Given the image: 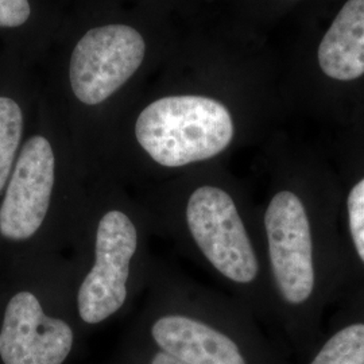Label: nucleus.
Here are the masks:
<instances>
[{"instance_id":"obj_13","label":"nucleus","mask_w":364,"mask_h":364,"mask_svg":"<svg viewBox=\"0 0 364 364\" xmlns=\"http://www.w3.org/2000/svg\"><path fill=\"white\" fill-rule=\"evenodd\" d=\"M347 209L352 240L358 255L364 263V178L352 188L347 201Z\"/></svg>"},{"instance_id":"obj_9","label":"nucleus","mask_w":364,"mask_h":364,"mask_svg":"<svg viewBox=\"0 0 364 364\" xmlns=\"http://www.w3.org/2000/svg\"><path fill=\"white\" fill-rule=\"evenodd\" d=\"M318 64L328 77L352 81L364 75V0H348L318 46Z\"/></svg>"},{"instance_id":"obj_5","label":"nucleus","mask_w":364,"mask_h":364,"mask_svg":"<svg viewBox=\"0 0 364 364\" xmlns=\"http://www.w3.org/2000/svg\"><path fill=\"white\" fill-rule=\"evenodd\" d=\"M274 278L282 297L299 305L314 287L313 247L308 213L299 196L279 192L264 215Z\"/></svg>"},{"instance_id":"obj_2","label":"nucleus","mask_w":364,"mask_h":364,"mask_svg":"<svg viewBox=\"0 0 364 364\" xmlns=\"http://www.w3.org/2000/svg\"><path fill=\"white\" fill-rule=\"evenodd\" d=\"M153 96L134 119L135 144L156 165L168 169L208 161L232 144L235 123L221 100L185 91L168 60L151 78Z\"/></svg>"},{"instance_id":"obj_3","label":"nucleus","mask_w":364,"mask_h":364,"mask_svg":"<svg viewBox=\"0 0 364 364\" xmlns=\"http://www.w3.org/2000/svg\"><path fill=\"white\" fill-rule=\"evenodd\" d=\"M186 220L205 258L228 279L250 284L258 275V260L234 200L220 188L204 185L191 196Z\"/></svg>"},{"instance_id":"obj_10","label":"nucleus","mask_w":364,"mask_h":364,"mask_svg":"<svg viewBox=\"0 0 364 364\" xmlns=\"http://www.w3.org/2000/svg\"><path fill=\"white\" fill-rule=\"evenodd\" d=\"M65 15V10L42 9L39 0H0V30H25L36 22L55 38Z\"/></svg>"},{"instance_id":"obj_14","label":"nucleus","mask_w":364,"mask_h":364,"mask_svg":"<svg viewBox=\"0 0 364 364\" xmlns=\"http://www.w3.org/2000/svg\"><path fill=\"white\" fill-rule=\"evenodd\" d=\"M97 1H109L122 6H139V7H151L156 10L168 11L171 14L176 0H97Z\"/></svg>"},{"instance_id":"obj_6","label":"nucleus","mask_w":364,"mask_h":364,"mask_svg":"<svg viewBox=\"0 0 364 364\" xmlns=\"http://www.w3.org/2000/svg\"><path fill=\"white\" fill-rule=\"evenodd\" d=\"M57 153L42 134L31 135L18 153L0 207V234L25 240L46 218L55 181Z\"/></svg>"},{"instance_id":"obj_11","label":"nucleus","mask_w":364,"mask_h":364,"mask_svg":"<svg viewBox=\"0 0 364 364\" xmlns=\"http://www.w3.org/2000/svg\"><path fill=\"white\" fill-rule=\"evenodd\" d=\"M25 130L21 105L7 95H0V192L13 171Z\"/></svg>"},{"instance_id":"obj_8","label":"nucleus","mask_w":364,"mask_h":364,"mask_svg":"<svg viewBox=\"0 0 364 364\" xmlns=\"http://www.w3.org/2000/svg\"><path fill=\"white\" fill-rule=\"evenodd\" d=\"M162 351L185 364H248L232 338L186 316H165L151 329Z\"/></svg>"},{"instance_id":"obj_1","label":"nucleus","mask_w":364,"mask_h":364,"mask_svg":"<svg viewBox=\"0 0 364 364\" xmlns=\"http://www.w3.org/2000/svg\"><path fill=\"white\" fill-rule=\"evenodd\" d=\"M171 14L87 0L53 41L58 91L81 109H100L141 90L178 45Z\"/></svg>"},{"instance_id":"obj_4","label":"nucleus","mask_w":364,"mask_h":364,"mask_svg":"<svg viewBox=\"0 0 364 364\" xmlns=\"http://www.w3.org/2000/svg\"><path fill=\"white\" fill-rule=\"evenodd\" d=\"M135 251L136 230L130 218L120 210L105 213L97 227L95 266L78 291L82 321L99 324L123 306Z\"/></svg>"},{"instance_id":"obj_7","label":"nucleus","mask_w":364,"mask_h":364,"mask_svg":"<svg viewBox=\"0 0 364 364\" xmlns=\"http://www.w3.org/2000/svg\"><path fill=\"white\" fill-rule=\"evenodd\" d=\"M72 347V328L46 316L33 293L21 291L10 299L0 331L3 363L63 364Z\"/></svg>"},{"instance_id":"obj_12","label":"nucleus","mask_w":364,"mask_h":364,"mask_svg":"<svg viewBox=\"0 0 364 364\" xmlns=\"http://www.w3.org/2000/svg\"><path fill=\"white\" fill-rule=\"evenodd\" d=\"M309 364H364V323L338 329L316 352Z\"/></svg>"},{"instance_id":"obj_15","label":"nucleus","mask_w":364,"mask_h":364,"mask_svg":"<svg viewBox=\"0 0 364 364\" xmlns=\"http://www.w3.org/2000/svg\"><path fill=\"white\" fill-rule=\"evenodd\" d=\"M150 364H185L165 352H158Z\"/></svg>"}]
</instances>
